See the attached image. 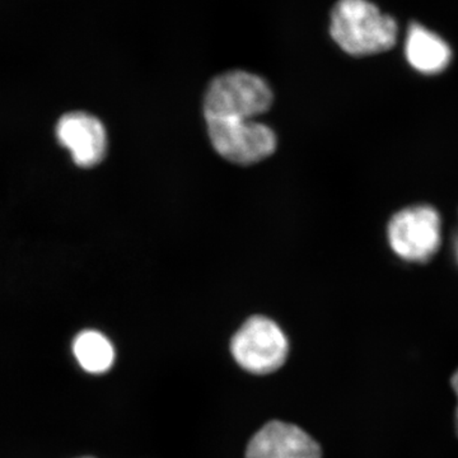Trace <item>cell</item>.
Segmentation results:
<instances>
[{"instance_id":"obj_9","label":"cell","mask_w":458,"mask_h":458,"mask_svg":"<svg viewBox=\"0 0 458 458\" xmlns=\"http://www.w3.org/2000/svg\"><path fill=\"white\" fill-rule=\"evenodd\" d=\"M75 360L86 372L101 375L113 367L114 351L113 344L98 331L87 330L75 337Z\"/></svg>"},{"instance_id":"obj_10","label":"cell","mask_w":458,"mask_h":458,"mask_svg":"<svg viewBox=\"0 0 458 458\" xmlns=\"http://www.w3.org/2000/svg\"><path fill=\"white\" fill-rule=\"evenodd\" d=\"M452 387H454V393H456L457 400H458V370L456 373H454V377H452ZM456 427H457V433H458V405H457V411H456Z\"/></svg>"},{"instance_id":"obj_12","label":"cell","mask_w":458,"mask_h":458,"mask_svg":"<svg viewBox=\"0 0 458 458\" xmlns=\"http://www.w3.org/2000/svg\"><path fill=\"white\" fill-rule=\"evenodd\" d=\"M83 458H92V457H83Z\"/></svg>"},{"instance_id":"obj_11","label":"cell","mask_w":458,"mask_h":458,"mask_svg":"<svg viewBox=\"0 0 458 458\" xmlns=\"http://www.w3.org/2000/svg\"><path fill=\"white\" fill-rule=\"evenodd\" d=\"M454 255H456L457 262H458V238L456 243H454Z\"/></svg>"},{"instance_id":"obj_2","label":"cell","mask_w":458,"mask_h":458,"mask_svg":"<svg viewBox=\"0 0 458 458\" xmlns=\"http://www.w3.org/2000/svg\"><path fill=\"white\" fill-rule=\"evenodd\" d=\"M273 90L259 75L232 71L218 75L204 98L205 119L252 120L273 104Z\"/></svg>"},{"instance_id":"obj_8","label":"cell","mask_w":458,"mask_h":458,"mask_svg":"<svg viewBox=\"0 0 458 458\" xmlns=\"http://www.w3.org/2000/svg\"><path fill=\"white\" fill-rule=\"evenodd\" d=\"M409 64L423 74H438L447 68L452 51L447 42L426 27L412 23L405 42Z\"/></svg>"},{"instance_id":"obj_7","label":"cell","mask_w":458,"mask_h":458,"mask_svg":"<svg viewBox=\"0 0 458 458\" xmlns=\"http://www.w3.org/2000/svg\"><path fill=\"white\" fill-rule=\"evenodd\" d=\"M246 458H322V451L301 428L274 420L252 437Z\"/></svg>"},{"instance_id":"obj_6","label":"cell","mask_w":458,"mask_h":458,"mask_svg":"<svg viewBox=\"0 0 458 458\" xmlns=\"http://www.w3.org/2000/svg\"><path fill=\"white\" fill-rule=\"evenodd\" d=\"M56 137L62 146L71 150L75 164L81 167H93L106 155V131L93 114L82 111L64 114L57 123Z\"/></svg>"},{"instance_id":"obj_1","label":"cell","mask_w":458,"mask_h":458,"mask_svg":"<svg viewBox=\"0 0 458 458\" xmlns=\"http://www.w3.org/2000/svg\"><path fill=\"white\" fill-rule=\"evenodd\" d=\"M397 23L369 0H339L331 12L334 41L352 56L375 55L393 49Z\"/></svg>"},{"instance_id":"obj_4","label":"cell","mask_w":458,"mask_h":458,"mask_svg":"<svg viewBox=\"0 0 458 458\" xmlns=\"http://www.w3.org/2000/svg\"><path fill=\"white\" fill-rule=\"evenodd\" d=\"M394 254L406 261L426 262L441 246L442 221L430 205H414L394 214L387 229Z\"/></svg>"},{"instance_id":"obj_3","label":"cell","mask_w":458,"mask_h":458,"mask_svg":"<svg viewBox=\"0 0 458 458\" xmlns=\"http://www.w3.org/2000/svg\"><path fill=\"white\" fill-rule=\"evenodd\" d=\"M288 340L282 328L264 316L247 319L232 337L234 360L252 375H269L285 363Z\"/></svg>"},{"instance_id":"obj_5","label":"cell","mask_w":458,"mask_h":458,"mask_svg":"<svg viewBox=\"0 0 458 458\" xmlns=\"http://www.w3.org/2000/svg\"><path fill=\"white\" fill-rule=\"evenodd\" d=\"M207 123L214 149L232 164H258L276 149V134L264 123L238 119H209Z\"/></svg>"}]
</instances>
